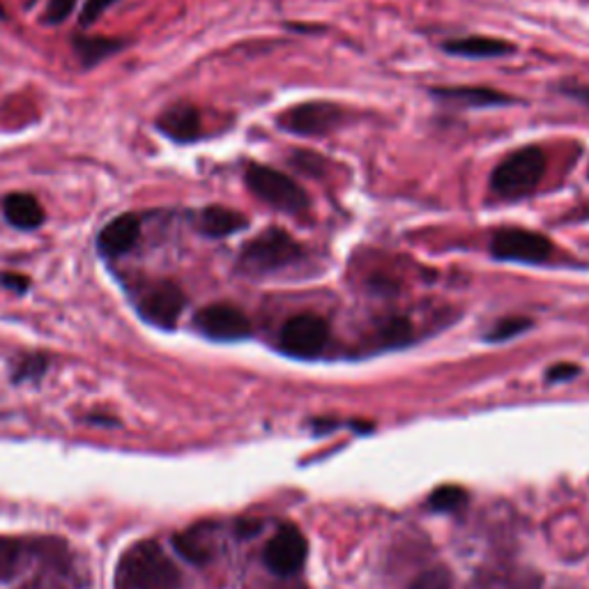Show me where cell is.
Listing matches in <instances>:
<instances>
[{"instance_id":"obj_28","label":"cell","mask_w":589,"mask_h":589,"mask_svg":"<svg viewBox=\"0 0 589 589\" xmlns=\"http://www.w3.org/2000/svg\"><path fill=\"white\" fill-rule=\"evenodd\" d=\"M580 373V369L576 364H557L548 371V380L550 382H559V380H571Z\"/></svg>"},{"instance_id":"obj_29","label":"cell","mask_w":589,"mask_h":589,"mask_svg":"<svg viewBox=\"0 0 589 589\" xmlns=\"http://www.w3.org/2000/svg\"><path fill=\"white\" fill-rule=\"evenodd\" d=\"M567 92H569L571 97L585 101V105H589V88H587V86H576V88H569Z\"/></svg>"},{"instance_id":"obj_23","label":"cell","mask_w":589,"mask_h":589,"mask_svg":"<svg viewBox=\"0 0 589 589\" xmlns=\"http://www.w3.org/2000/svg\"><path fill=\"white\" fill-rule=\"evenodd\" d=\"M451 574L445 567H433L415 578L410 589H451Z\"/></svg>"},{"instance_id":"obj_25","label":"cell","mask_w":589,"mask_h":589,"mask_svg":"<svg viewBox=\"0 0 589 589\" xmlns=\"http://www.w3.org/2000/svg\"><path fill=\"white\" fill-rule=\"evenodd\" d=\"M76 8V0H48L44 10V23L58 25L72 17Z\"/></svg>"},{"instance_id":"obj_11","label":"cell","mask_w":589,"mask_h":589,"mask_svg":"<svg viewBox=\"0 0 589 589\" xmlns=\"http://www.w3.org/2000/svg\"><path fill=\"white\" fill-rule=\"evenodd\" d=\"M306 559V539L295 525L279 527L265 546V565L276 576H293Z\"/></svg>"},{"instance_id":"obj_32","label":"cell","mask_w":589,"mask_h":589,"mask_svg":"<svg viewBox=\"0 0 589 589\" xmlns=\"http://www.w3.org/2000/svg\"><path fill=\"white\" fill-rule=\"evenodd\" d=\"M286 589H304V587H299V585H295V587H286Z\"/></svg>"},{"instance_id":"obj_12","label":"cell","mask_w":589,"mask_h":589,"mask_svg":"<svg viewBox=\"0 0 589 589\" xmlns=\"http://www.w3.org/2000/svg\"><path fill=\"white\" fill-rule=\"evenodd\" d=\"M141 240V219L137 215H120L109 221L97 236V249L107 259H122Z\"/></svg>"},{"instance_id":"obj_10","label":"cell","mask_w":589,"mask_h":589,"mask_svg":"<svg viewBox=\"0 0 589 589\" xmlns=\"http://www.w3.org/2000/svg\"><path fill=\"white\" fill-rule=\"evenodd\" d=\"M58 542L54 539H21V536H0V580H14L33 561H58Z\"/></svg>"},{"instance_id":"obj_8","label":"cell","mask_w":589,"mask_h":589,"mask_svg":"<svg viewBox=\"0 0 589 589\" xmlns=\"http://www.w3.org/2000/svg\"><path fill=\"white\" fill-rule=\"evenodd\" d=\"M185 304L187 297L175 281H157V284L148 286L139 295L137 312L150 325L160 329H173L185 312Z\"/></svg>"},{"instance_id":"obj_4","label":"cell","mask_w":589,"mask_h":589,"mask_svg":"<svg viewBox=\"0 0 589 589\" xmlns=\"http://www.w3.org/2000/svg\"><path fill=\"white\" fill-rule=\"evenodd\" d=\"M244 183L249 192L268 203L270 208L288 212V215H302L309 208V196L293 181L291 175L281 173L272 166L263 164H251L244 173Z\"/></svg>"},{"instance_id":"obj_5","label":"cell","mask_w":589,"mask_h":589,"mask_svg":"<svg viewBox=\"0 0 589 589\" xmlns=\"http://www.w3.org/2000/svg\"><path fill=\"white\" fill-rule=\"evenodd\" d=\"M491 253L498 261L523 263V265H542L548 263L555 253L550 238L534 233L527 228H500L491 238Z\"/></svg>"},{"instance_id":"obj_14","label":"cell","mask_w":589,"mask_h":589,"mask_svg":"<svg viewBox=\"0 0 589 589\" xmlns=\"http://www.w3.org/2000/svg\"><path fill=\"white\" fill-rule=\"evenodd\" d=\"M196 226L205 238L221 240L244 230L249 226V219L238 210L223 208V205H210V208H203L198 212Z\"/></svg>"},{"instance_id":"obj_9","label":"cell","mask_w":589,"mask_h":589,"mask_svg":"<svg viewBox=\"0 0 589 589\" xmlns=\"http://www.w3.org/2000/svg\"><path fill=\"white\" fill-rule=\"evenodd\" d=\"M194 327L212 341H242L251 335V320L236 304L215 302L194 316Z\"/></svg>"},{"instance_id":"obj_30","label":"cell","mask_w":589,"mask_h":589,"mask_svg":"<svg viewBox=\"0 0 589 589\" xmlns=\"http://www.w3.org/2000/svg\"><path fill=\"white\" fill-rule=\"evenodd\" d=\"M19 589H61V587H56V585H51V582H46V580H31V582H25V585H21Z\"/></svg>"},{"instance_id":"obj_27","label":"cell","mask_w":589,"mask_h":589,"mask_svg":"<svg viewBox=\"0 0 589 589\" xmlns=\"http://www.w3.org/2000/svg\"><path fill=\"white\" fill-rule=\"evenodd\" d=\"M0 284H3L6 288H10V291H14V293L29 291V279L21 276V274H12V272L0 274Z\"/></svg>"},{"instance_id":"obj_13","label":"cell","mask_w":589,"mask_h":589,"mask_svg":"<svg viewBox=\"0 0 589 589\" xmlns=\"http://www.w3.org/2000/svg\"><path fill=\"white\" fill-rule=\"evenodd\" d=\"M157 130L175 143H192L200 137L203 120L196 107L187 105V101H181V105L168 107L157 118Z\"/></svg>"},{"instance_id":"obj_15","label":"cell","mask_w":589,"mask_h":589,"mask_svg":"<svg viewBox=\"0 0 589 589\" xmlns=\"http://www.w3.org/2000/svg\"><path fill=\"white\" fill-rule=\"evenodd\" d=\"M443 48L447 51V54L460 56V58H502V56H511L516 51L511 42L483 37V35L449 40L443 44Z\"/></svg>"},{"instance_id":"obj_7","label":"cell","mask_w":589,"mask_h":589,"mask_svg":"<svg viewBox=\"0 0 589 589\" xmlns=\"http://www.w3.org/2000/svg\"><path fill=\"white\" fill-rule=\"evenodd\" d=\"M343 120V109L335 101H302L279 116V127L297 137H323L337 130Z\"/></svg>"},{"instance_id":"obj_20","label":"cell","mask_w":589,"mask_h":589,"mask_svg":"<svg viewBox=\"0 0 589 589\" xmlns=\"http://www.w3.org/2000/svg\"><path fill=\"white\" fill-rule=\"evenodd\" d=\"M378 339L382 346H390V348L405 346L410 343V339H413V325H410L405 318H390L380 325Z\"/></svg>"},{"instance_id":"obj_1","label":"cell","mask_w":589,"mask_h":589,"mask_svg":"<svg viewBox=\"0 0 589 589\" xmlns=\"http://www.w3.org/2000/svg\"><path fill=\"white\" fill-rule=\"evenodd\" d=\"M181 571L157 542H137L127 548L116 569V589H177Z\"/></svg>"},{"instance_id":"obj_17","label":"cell","mask_w":589,"mask_h":589,"mask_svg":"<svg viewBox=\"0 0 589 589\" xmlns=\"http://www.w3.org/2000/svg\"><path fill=\"white\" fill-rule=\"evenodd\" d=\"M3 215L19 230H35L44 223L42 203L31 194H10L3 200Z\"/></svg>"},{"instance_id":"obj_18","label":"cell","mask_w":589,"mask_h":589,"mask_svg":"<svg viewBox=\"0 0 589 589\" xmlns=\"http://www.w3.org/2000/svg\"><path fill=\"white\" fill-rule=\"evenodd\" d=\"M72 48H74V54L79 56L84 67H95L101 61H107L109 56L122 51L124 42L113 40V37H74Z\"/></svg>"},{"instance_id":"obj_24","label":"cell","mask_w":589,"mask_h":589,"mask_svg":"<svg viewBox=\"0 0 589 589\" xmlns=\"http://www.w3.org/2000/svg\"><path fill=\"white\" fill-rule=\"evenodd\" d=\"M46 367H48V360H46L44 355H29V357H23V360L17 364L14 380L17 382L37 380V378H42V373L46 371Z\"/></svg>"},{"instance_id":"obj_2","label":"cell","mask_w":589,"mask_h":589,"mask_svg":"<svg viewBox=\"0 0 589 589\" xmlns=\"http://www.w3.org/2000/svg\"><path fill=\"white\" fill-rule=\"evenodd\" d=\"M304 247L284 228H265L249 240L238 255V272L247 276H270L286 272L304 261Z\"/></svg>"},{"instance_id":"obj_21","label":"cell","mask_w":589,"mask_h":589,"mask_svg":"<svg viewBox=\"0 0 589 589\" xmlns=\"http://www.w3.org/2000/svg\"><path fill=\"white\" fill-rule=\"evenodd\" d=\"M428 502L438 511H456L468 502V493L463 489H458V486H443V489H438L430 495Z\"/></svg>"},{"instance_id":"obj_16","label":"cell","mask_w":589,"mask_h":589,"mask_svg":"<svg viewBox=\"0 0 589 589\" xmlns=\"http://www.w3.org/2000/svg\"><path fill=\"white\" fill-rule=\"evenodd\" d=\"M435 97H440L445 101H454V105H463V107H477V109H489V107H506L514 105V97H509L500 90L493 88H438L433 90Z\"/></svg>"},{"instance_id":"obj_6","label":"cell","mask_w":589,"mask_h":589,"mask_svg":"<svg viewBox=\"0 0 589 589\" xmlns=\"http://www.w3.org/2000/svg\"><path fill=\"white\" fill-rule=\"evenodd\" d=\"M329 343V323L318 314H297L281 327L279 346L286 355L312 360Z\"/></svg>"},{"instance_id":"obj_22","label":"cell","mask_w":589,"mask_h":589,"mask_svg":"<svg viewBox=\"0 0 589 589\" xmlns=\"http://www.w3.org/2000/svg\"><path fill=\"white\" fill-rule=\"evenodd\" d=\"M532 327V320L530 318H502L493 325V329L489 331V335H486V339L489 341H509V339H514L519 335H523L525 329Z\"/></svg>"},{"instance_id":"obj_26","label":"cell","mask_w":589,"mask_h":589,"mask_svg":"<svg viewBox=\"0 0 589 589\" xmlns=\"http://www.w3.org/2000/svg\"><path fill=\"white\" fill-rule=\"evenodd\" d=\"M113 3H118V0H86L79 23L84 25V29H90V25H95L101 19V14H105Z\"/></svg>"},{"instance_id":"obj_3","label":"cell","mask_w":589,"mask_h":589,"mask_svg":"<svg viewBox=\"0 0 589 589\" xmlns=\"http://www.w3.org/2000/svg\"><path fill=\"white\" fill-rule=\"evenodd\" d=\"M546 152L536 145L506 155L491 175V189L504 200H521L542 185L546 175Z\"/></svg>"},{"instance_id":"obj_31","label":"cell","mask_w":589,"mask_h":589,"mask_svg":"<svg viewBox=\"0 0 589 589\" xmlns=\"http://www.w3.org/2000/svg\"><path fill=\"white\" fill-rule=\"evenodd\" d=\"M0 19H6V8H3V3H0Z\"/></svg>"},{"instance_id":"obj_19","label":"cell","mask_w":589,"mask_h":589,"mask_svg":"<svg viewBox=\"0 0 589 589\" xmlns=\"http://www.w3.org/2000/svg\"><path fill=\"white\" fill-rule=\"evenodd\" d=\"M175 548L181 550L183 557H187L194 565H203V561H208L212 557V548L208 544V539L196 530H189L185 534H177L173 539Z\"/></svg>"}]
</instances>
